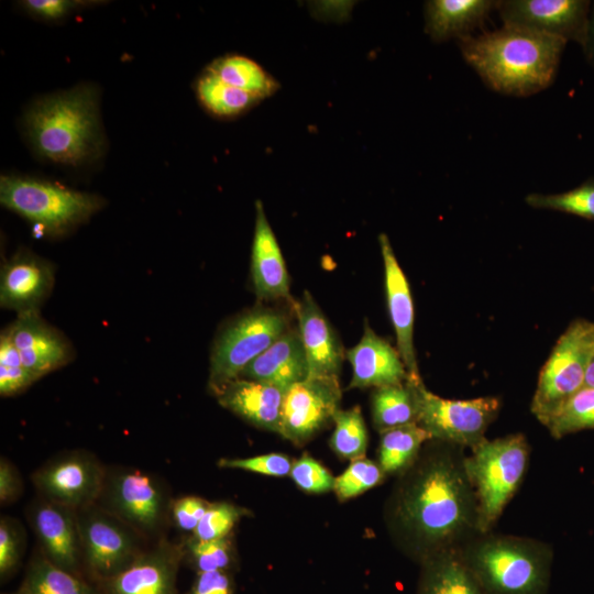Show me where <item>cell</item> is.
I'll list each match as a JSON object with an SVG mask.
<instances>
[{
	"label": "cell",
	"instance_id": "cell-1",
	"mask_svg": "<svg viewBox=\"0 0 594 594\" xmlns=\"http://www.w3.org/2000/svg\"><path fill=\"white\" fill-rule=\"evenodd\" d=\"M566 42L525 28L505 25L459 40L463 58L493 90L517 97L549 87Z\"/></svg>",
	"mask_w": 594,
	"mask_h": 594
},
{
	"label": "cell",
	"instance_id": "cell-2",
	"mask_svg": "<svg viewBox=\"0 0 594 594\" xmlns=\"http://www.w3.org/2000/svg\"><path fill=\"white\" fill-rule=\"evenodd\" d=\"M24 125L35 152L53 163L76 166L101 154L98 94L91 85L35 101L25 114Z\"/></svg>",
	"mask_w": 594,
	"mask_h": 594
},
{
	"label": "cell",
	"instance_id": "cell-3",
	"mask_svg": "<svg viewBox=\"0 0 594 594\" xmlns=\"http://www.w3.org/2000/svg\"><path fill=\"white\" fill-rule=\"evenodd\" d=\"M476 504L465 470L449 459H436L415 477L400 503L404 525L429 544L455 540L477 522ZM477 508V507H476Z\"/></svg>",
	"mask_w": 594,
	"mask_h": 594
},
{
	"label": "cell",
	"instance_id": "cell-4",
	"mask_svg": "<svg viewBox=\"0 0 594 594\" xmlns=\"http://www.w3.org/2000/svg\"><path fill=\"white\" fill-rule=\"evenodd\" d=\"M529 448L522 435L488 441L472 447L464 461L470 484L475 487L477 522L486 531L498 518L525 474Z\"/></svg>",
	"mask_w": 594,
	"mask_h": 594
},
{
	"label": "cell",
	"instance_id": "cell-5",
	"mask_svg": "<svg viewBox=\"0 0 594 594\" xmlns=\"http://www.w3.org/2000/svg\"><path fill=\"white\" fill-rule=\"evenodd\" d=\"M484 594H544L549 554L526 541L497 538L463 557Z\"/></svg>",
	"mask_w": 594,
	"mask_h": 594
},
{
	"label": "cell",
	"instance_id": "cell-6",
	"mask_svg": "<svg viewBox=\"0 0 594 594\" xmlns=\"http://www.w3.org/2000/svg\"><path fill=\"white\" fill-rule=\"evenodd\" d=\"M1 204L50 234H62L88 220L102 206L99 196L33 177L4 175Z\"/></svg>",
	"mask_w": 594,
	"mask_h": 594
},
{
	"label": "cell",
	"instance_id": "cell-7",
	"mask_svg": "<svg viewBox=\"0 0 594 594\" xmlns=\"http://www.w3.org/2000/svg\"><path fill=\"white\" fill-rule=\"evenodd\" d=\"M594 358V322L572 321L543 364L531 403V411L544 426L582 387Z\"/></svg>",
	"mask_w": 594,
	"mask_h": 594
},
{
	"label": "cell",
	"instance_id": "cell-8",
	"mask_svg": "<svg viewBox=\"0 0 594 594\" xmlns=\"http://www.w3.org/2000/svg\"><path fill=\"white\" fill-rule=\"evenodd\" d=\"M287 316L274 308H255L229 323L211 352L209 386L216 395L287 329Z\"/></svg>",
	"mask_w": 594,
	"mask_h": 594
},
{
	"label": "cell",
	"instance_id": "cell-9",
	"mask_svg": "<svg viewBox=\"0 0 594 594\" xmlns=\"http://www.w3.org/2000/svg\"><path fill=\"white\" fill-rule=\"evenodd\" d=\"M411 383L417 402V424L432 438L473 447L484 439L486 428L499 409V400L495 397L446 399L429 392L422 381Z\"/></svg>",
	"mask_w": 594,
	"mask_h": 594
},
{
	"label": "cell",
	"instance_id": "cell-10",
	"mask_svg": "<svg viewBox=\"0 0 594 594\" xmlns=\"http://www.w3.org/2000/svg\"><path fill=\"white\" fill-rule=\"evenodd\" d=\"M339 377L308 376L290 386L284 396L279 435L302 444L316 435L338 410Z\"/></svg>",
	"mask_w": 594,
	"mask_h": 594
},
{
	"label": "cell",
	"instance_id": "cell-11",
	"mask_svg": "<svg viewBox=\"0 0 594 594\" xmlns=\"http://www.w3.org/2000/svg\"><path fill=\"white\" fill-rule=\"evenodd\" d=\"M591 3L586 0H505L496 9L505 25L574 41L583 46Z\"/></svg>",
	"mask_w": 594,
	"mask_h": 594
},
{
	"label": "cell",
	"instance_id": "cell-12",
	"mask_svg": "<svg viewBox=\"0 0 594 594\" xmlns=\"http://www.w3.org/2000/svg\"><path fill=\"white\" fill-rule=\"evenodd\" d=\"M77 519L80 547L90 569L105 580L125 568L135 557V541L113 516L85 507Z\"/></svg>",
	"mask_w": 594,
	"mask_h": 594
},
{
	"label": "cell",
	"instance_id": "cell-13",
	"mask_svg": "<svg viewBox=\"0 0 594 594\" xmlns=\"http://www.w3.org/2000/svg\"><path fill=\"white\" fill-rule=\"evenodd\" d=\"M101 468L89 457H63L38 470L33 481L48 502L67 508L88 507L102 487Z\"/></svg>",
	"mask_w": 594,
	"mask_h": 594
},
{
	"label": "cell",
	"instance_id": "cell-14",
	"mask_svg": "<svg viewBox=\"0 0 594 594\" xmlns=\"http://www.w3.org/2000/svg\"><path fill=\"white\" fill-rule=\"evenodd\" d=\"M384 263L385 290L389 317L395 330L397 350L409 374V381H421L414 346V302L407 277L402 270L389 239L378 235Z\"/></svg>",
	"mask_w": 594,
	"mask_h": 594
},
{
	"label": "cell",
	"instance_id": "cell-15",
	"mask_svg": "<svg viewBox=\"0 0 594 594\" xmlns=\"http://www.w3.org/2000/svg\"><path fill=\"white\" fill-rule=\"evenodd\" d=\"M293 307L308 362L309 376H339L345 351L311 294L305 290L299 300L293 301Z\"/></svg>",
	"mask_w": 594,
	"mask_h": 594
},
{
	"label": "cell",
	"instance_id": "cell-16",
	"mask_svg": "<svg viewBox=\"0 0 594 594\" xmlns=\"http://www.w3.org/2000/svg\"><path fill=\"white\" fill-rule=\"evenodd\" d=\"M0 304L21 314L38 312L54 284L51 264L30 252H18L1 268Z\"/></svg>",
	"mask_w": 594,
	"mask_h": 594
},
{
	"label": "cell",
	"instance_id": "cell-17",
	"mask_svg": "<svg viewBox=\"0 0 594 594\" xmlns=\"http://www.w3.org/2000/svg\"><path fill=\"white\" fill-rule=\"evenodd\" d=\"M7 333L24 367L36 380L65 365L72 358L67 341L38 312L19 315Z\"/></svg>",
	"mask_w": 594,
	"mask_h": 594
},
{
	"label": "cell",
	"instance_id": "cell-18",
	"mask_svg": "<svg viewBox=\"0 0 594 594\" xmlns=\"http://www.w3.org/2000/svg\"><path fill=\"white\" fill-rule=\"evenodd\" d=\"M179 559L176 548L161 543L106 579L105 594H176Z\"/></svg>",
	"mask_w": 594,
	"mask_h": 594
},
{
	"label": "cell",
	"instance_id": "cell-19",
	"mask_svg": "<svg viewBox=\"0 0 594 594\" xmlns=\"http://www.w3.org/2000/svg\"><path fill=\"white\" fill-rule=\"evenodd\" d=\"M345 358L352 365L348 388H377L402 384L409 378L398 350L376 334L367 322L360 342L345 352Z\"/></svg>",
	"mask_w": 594,
	"mask_h": 594
},
{
	"label": "cell",
	"instance_id": "cell-20",
	"mask_svg": "<svg viewBox=\"0 0 594 594\" xmlns=\"http://www.w3.org/2000/svg\"><path fill=\"white\" fill-rule=\"evenodd\" d=\"M251 274L258 299H290L289 275L285 260L261 200L255 202Z\"/></svg>",
	"mask_w": 594,
	"mask_h": 594
},
{
	"label": "cell",
	"instance_id": "cell-21",
	"mask_svg": "<svg viewBox=\"0 0 594 594\" xmlns=\"http://www.w3.org/2000/svg\"><path fill=\"white\" fill-rule=\"evenodd\" d=\"M109 499L116 514L135 528H156L164 513V497L156 483L146 474L129 471L114 476Z\"/></svg>",
	"mask_w": 594,
	"mask_h": 594
},
{
	"label": "cell",
	"instance_id": "cell-22",
	"mask_svg": "<svg viewBox=\"0 0 594 594\" xmlns=\"http://www.w3.org/2000/svg\"><path fill=\"white\" fill-rule=\"evenodd\" d=\"M308 376V362L298 328L289 327L268 349L255 358L239 377L287 391Z\"/></svg>",
	"mask_w": 594,
	"mask_h": 594
},
{
	"label": "cell",
	"instance_id": "cell-23",
	"mask_svg": "<svg viewBox=\"0 0 594 594\" xmlns=\"http://www.w3.org/2000/svg\"><path fill=\"white\" fill-rule=\"evenodd\" d=\"M285 393L279 387L239 377L217 396L224 408L260 428L279 433Z\"/></svg>",
	"mask_w": 594,
	"mask_h": 594
},
{
	"label": "cell",
	"instance_id": "cell-24",
	"mask_svg": "<svg viewBox=\"0 0 594 594\" xmlns=\"http://www.w3.org/2000/svg\"><path fill=\"white\" fill-rule=\"evenodd\" d=\"M65 506L41 503L32 514L34 530L47 559L64 570H72L78 561L80 539L77 521Z\"/></svg>",
	"mask_w": 594,
	"mask_h": 594
},
{
	"label": "cell",
	"instance_id": "cell-25",
	"mask_svg": "<svg viewBox=\"0 0 594 594\" xmlns=\"http://www.w3.org/2000/svg\"><path fill=\"white\" fill-rule=\"evenodd\" d=\"M497 1L430 0L425 3V30L436 42L470 36L480 26Z\"/></svg>",
	"mask_w": 594,
	"mask_h": 594
},
{
	"label": "cell",
	"instance_id": "cell-26",
	"mask_svg": "<svg viewBox=\"0 0 594 594\" xmlns=\"http://www.w3.org/2000/svg\"><path fill=\"white\" fill-rule=\"evenodd\" d=\"M418 594H484L462 556L444 550L425 561Z\"/></svg>",
	"mask_w": 594,
	"mask_h": 594
},
{
	"label": "cell",
	"instance_id": "cell-27",
	"mask_svg": "<svg viewBox=\"0 0 594 594\" xmlns=\"http://www.w3.org/2000/svg\"><path fill=\"white\" fill-rule=\"evenodd\" d=\"M195 92L200 105L220 119L240 117L264 100L223 82L208 68L197 77Z\"/></svg>",
	"mask_w": 594,
	"mask_h": 594
},
{
	"label": "cell",
	"instance_id": "cell-28",
	"mask_svg": "<svg viewBox=\"0 0 594 594\" xmlns=\"http://www.w3.org/2000/svg\"><path fill=\"white\" fill-rule=\"evenodd\" d=\"M206 68L223 82L266 99L278 91L280 85L254 59L228 54L213 59Z\"/></svg>",
	"mask_w": 594,
	"mask_h": 594
},
{
	"label": "cell",
	"instance_id": "cell-29",
	"mask_svg": "<svg viewBox=\"0 0 594 594\" xmlns=\"http://www.w3.org/2000/svg\"><path fill=\"white\" fill-rule=\"evenodd\" d=\"M372 416L374 426L381 432L417 424L414 384L407 380L402 384L377 387L372 396Z\"/></svg>",
	"mask_w": 594,
	"mask_h": 594
},
{
	"label": "cell",
	"instance_id": "cell-30",
	"mask_svg": "<svg viewBox=\"0 0 594 594\" xmlns=\"http://www.w3.org/2000/svg\"><path fill=\"white\" fill-rule=\"evenodd\" d=\"M380 466L384 472L405 468L416 455L422 442L431 435L418 424H409L381 432Z\"/></svg>",
	"mask_w": 594,
	"mask_h": 594
},
{
	"label": "cell",
	"instance_id": "cell-31",
	"mask_svg": "<svg viewBox=\"0 0 594 594\" xmlns=\"http://www.w3.org/2000/svg\"><path fill=\"white\" fill-rule=\"evenodd\" d=\"M20 592L22 594H94L86 583L48 559H40L32 564Z\"/></svg>",
	"mask_w": 594,
	"mask_h": 594
},
{
	"label": "cell",
	"instance_id": "cell-32",
	"mask_svg": "<svg viewBox=\"0 0 594 594\" xmlns=\"http://www.w3.org/2000/svg\"><path fill=\"white\" fill-rule=\"evenodd\" d=\"M332 420L334 421V431L330 439L332 450L345 459L363 458L367 446V431L360 407L338 409Z\"/></svg>",
	"mask_w": 594,
	"mask_h": 594
},
{
	"label": "cell",
	"instance_id": "cell-33",
	"mask_svg": "<svg viewBox=\"0 0 594 594\" xmlns=\"http://www.w3.org/2000/svg\"><path fill=\"white\" fill-rule=\"evenodd\" d=\"M547 427L556 438L594 428V388L582 387L557 411Z\"/></svg>",
	"mask_w": 594,
	"mask_h": 594
},
{
	"label": "cell",
	"instance_id": "cell-34",
	"mask_svg": "<svg viewBox=\"0 0 594 594\" xmlns=\"http://www.w3.org/2000/svg\"><path fill=\"white\" fill-rule=\"evenodd\" d=\"M526 202L539 209H550L594 220V179L560 194H530Z\"/></svg>",
	"mask_w": 594,
	"mask_h": 594
},
{
	"label": "cell",
	"instance_id": "cell-35",
	"mask_svg": "<svg viewBox=\"0 0 594 594\" xmlns=\"http://www.w3.org/2000/svg\"><path fill=\"white\" fill-rule=\"evenodd\" d=\"M383 472L382 468L371 460H353L349 468L334 479L333 490L341 499L354 497L377 485L383 479Z\"/></svg>",
	"mask_w": 594,
	"mask_h": 594
},
{
	"label": "cell",
	"instance_id": "cell-36",
	"mask_svg": "<svg viewBox=\"0 0 594 594\" xmlns=\"http://www.w3.org/2000/svg\"><path fill=\"white\" fill-rule=\"evenodd\" d=\"M36 378L24 367L20 354L7 332L0 339V393H19Z\"/></svg>",
	"mask_w": 594,
	"mask_h": 594
},
{
	"label": "cell",
	"instance_id": "cell-37",
	"mask_svg": "<svg viewBox=\"0 0 594 594\" xmlns=\"http://www.w3.org/2000/svg\"><path fill=\"white\" fill-rule=\"evenodd\" d=\"M242 514V508L229 503L209 504L194 530L195 539L200 541L223 539Z\"/></svg>",
	"mask_w": 594,
	"mask_h": 594
},
{
	"label": "cell",
	"instance_id": "cell-38",
	"mask_svg": "<svg viewBox=\"0 0 594 594\" xmlns=\"http://www.w3.org/2000/svg\"><path fill=\"white\" fill-rule=\"evenodd\" d=\"M289 475L298 487L308 493H324L334 485L331 473L307 454L293 463Z\"/></svg>",
	"mask_w": 594,
	"mask_h": 594
},
{
	"label": "cell",
	"instance_id": "cell-39",
	"mask_svg": "<svg viewBox=\"0 0 594 594\" xmlns=\"http://www.w3.org/2000/svg\"><path fill=\"white\" fill-rule=\"evenodd\" d=\"M219 466L240 469L270 476H285L290 474L293 463L285 454L267 453L245 459H221Z\"/></svg>",
	"mask_w": 594,
	"mask_h": 594
},
{
	"label": "cell",
	"instance_id": "cell-40",
	"mask_svg": "<svg viewBox=\"0 0 594 594\" xmlns=\"http://www.w3.org/2000/svg\"><path fill=\"white\" fill-rule=\"evenodd\" d=\"M198 572L224 571L230 562V550L226 539L200 541L195 539L189 546Z\"/></svg>",
	"mask_w": 594,
	"mask_h": 594
},
{
	"label": "cell",
	"instance_id": "cell-41",
	"mask_svg": "<svg viewBox=\"0 0 594 594\" xmlns=\"http://www.w3.org/2000/svg\"><path fill=\"white\" fill-rule=\"evenodd\" d=\"M209 504L195 496L179 498L173 506V516L177 526L184 530H195Z\"/></svg>",
	"mask_w": 594,
	"mask_h": 594
},
{
	"label": "cell",
	"instance_id": "cell-42",
	"mask_svg": "<svg viewBox=\"0 0 594 594\" xmlns=\"http://www.w3.org/2000/svg\"><path fill=\"white\" fill-rule=\"evenodd\" d=\"M86 3L74 0H26L22 2V6L40 19L56 21Z\"/></svg>",
	"mask_w": 594,
	"mask_h": 594
},
{
	"label": "cell",
	"instance_id": "cell-43",
	"mask_svg": "<svg viewBox=\"0 0 594 594\" xmlns=\"http://www.w3.org/2000/svg\"><path fill=\"white\" fill-rule=\"evenodd\" d=\"M20 536L13 524L2 518L0 522V572L8 573L19 561Z\"/></svg>",
	"mask_w": 594,
	"mask_h": 594
},
{
	"label": "cell",
	"instance_id": "cell-44",
	"mask_svg": "<svg viewBox=\"0 0 594 594\" xmlns=\"http://www.w3.org/2000/svg\"><path fill=\"white\" fill-rule=\"evenodd\" d=\"M191 594H232L230 578L224 571L198 572Z\"/></svg>",
	"mask_w": 594,
	"mask_h": 594
},
{
	"label": "cell",
	"instance_id": "cell-45",
	"mask_svg": "<svg viewBox=\"0 0 594 594\" xmlns=\"http://www.w3.org/2000/svg\"><path fill=\"white\" fill-rule=\"evenodd\" d=\"M20 481L14 469L7 461L0 463V501L7 503L19 493Z\"/></svg>",
	"mask_w": 594,
	"mask_h": 594
},
{
	"label": "cell",
	"instance_id": "cell-46",
	"mask_svg": "<svg viewBox=\"0 0 594 594\" xmlns=\"http://www.w3.org/2000/svg\"><path fill=\"white\" fill-rule=\"evenodd\" d=\"M582 47L584 50L587 61L594 67V3L592 4L587 33Z\"/></svg>",
	"mask_w": 594,
	"mask_h": 594
},
{
	"label": "cell",
	"instance_id": "cell-47",
	"mask_svg": "<svg viewBox=\"0 0 594 594\" xmlns=\"http://www.w3.org/2000/svg\"><path fill=\"white\" fill-rule=\"evenodd\" d=\"M584 386L594 388V358L591 361L586 375Z\"/></svg>",
	"mask_w": 594,
	"mask_h": 594
},
{
	"label": "cell",
	"instance_id": "cell-48",
	"mask_svg": "<svg viewBox=\"0 0 594 594\" xmlns=\"http://www.w3.org/2000/svg\"><path fill=\"white\" fill-rule=\"evenodd\" d=\"M15 594H22V593H21V592H19V593H15Z\"/></svg>",
	"mask_w": 594,
	"mask_h": 594
}]
</instances>
